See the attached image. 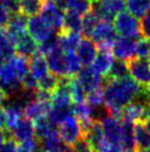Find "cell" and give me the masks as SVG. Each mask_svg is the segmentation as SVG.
Here are the masks:
<instances>
[{"mask_svg": "<svg viewBox=\"0 0 150 152\" xmlns=\"http://www.w3.org/2000/svg\"><path fill=\"white\" fill-rule=\"evenodd\" d=\"M140 86L129 76L112 79L105 77L103 85L104 102L109 109L110 115L120 118L121 111L139 92Z\"/></svg>", "mask_w": 150, "mask_h": 152, "instance_id": "cell-1", "label": "cell"}, {"mask_svg": "<svg viewBox=\"0 0 150 152\" xmlns=\"http://www.w3.org/2000/svg\"><path fill=\"white\" fill-rule=\"evenodd\" d=\"M114 26L117 34H119L121 37L137 40L141 36L139 21L128 11H121L117 13L114 18Z\"/></svg>", "mask_w": 150, "mask_h": 152, "instance_id": "cell-2", "label": "cell"}, {"mask_svg": "<svg viewBox=\"0 0 150 152\" xmlns=\"http://www.w3.org/2000/svg\"><path fill=\"white\" fill-rule=\"evenodd\" d=\"M104 135L109 144V151H123L121 149V119L114 115H108L102 121Z\"/></svg>", "mask_w": 150, "mask_h": 152, "instance_id": "cell-3", "label": "cell"}, {"mask_svg": "<svg viewBox=\"0 0 150 152\" xmlns=\"http://www.w3.org/2000/svg\"><path fill=\"white\" fill-rule=\"evenodd\" d=\"M129 75L138 85L150 90V59L133 58L127 61Z\"/></svg>", "mask_w": 150, "mask_h": 152, "instance_id": "cell-4", "label": "cell"}, {"mask_svg": "<svg viewBox=\"0 0 150 152\" xmlns=\"http://www.w3.org/2000/svg\"><path fill=\"white\" fill-rule=\"evenodd\" d=\"M58 134L63 140V142L69 145L72 150V145L77 141V140L83 137V130L79 124V120L74 117L73 114L67 117L60 126L58 127Z\"/></svg>", "mask_w": 150, "mask_h": 152, "instance_id": "cell-5", "label": "cell"}, {"mask_svg": "<svg viewBox=\"0 0 150 152\" xmlns=\"http://www.w3.org/2000/svg\"><path fill=\"white\" fill-rule=\"evenodd\" d=\"M89 38L97 45V48L110 49L112 42L117 38V31L115 29V26L112 25V22L100 21Z\"/></svg>", "mask_w": 150, "mask_h": 152, "instance_id": "cell-6", "label": "cell"}, {"mask_svg": "<svg viewBox=\"0 0 150 152\" xmlns=\"http://www.w3.org/2000/svg\"><path fill=\"white\" fill-rule=\"evenodd\" d=\"M28 32L38 41V43L49 38L51 34L58 32L53 29V27L46 21L42 16H31L28 19Z\"/></svg>", "mask_w": 150, "mask_h": 152, "instance_id": "cell-7", "label": "cell"}, {"mask_svg": "<svg viewBox=\"0 0 150 152\" xmlns=\"http://www.w3.org/2000/svg\"><path fill=\"white\" fill-rule=\"evenodd\" d=\"M92 151H109V144L104 135L103 126L100 121H93L88 130L84 133Z\"/></svg>", "mask_w": 150, "mask_h": 152, "instance_id": "cell-8", "label": "cell"}, {"mask_svg": "<svg viewBox=\"0 0 150 152\" xmlns=\"http://www.w3.org/2000/svg\"><path fill=\"white\" fill-rule=\"evenodd\" d=\"M75 78L85 88L87 92L95 90V89L103 88L105 81L104 76L96 72L93 69V67H88V66H84L79 71V73L75 76Z\"/></svg>", "mask_w": 150, "mask_h": 152, "instance_id": "cell-9", "label": "cell"}, {"mask_svg": "<svg viewBox=\"0 0 150 152\" xmlns=\"http://www.w3.org/2000/svg\"><path fill=\"white\" fill-rule=\"evenodd\" d=\"M112 57L116 59L129 61L136 57V42L133 39L120 37L116 38L110 48Z\"/></svg>", "mask_w": 150, "mask_h": 152, "instance_id": "cell-10", "label": "cell"}, {"mask_svg": "<svg viewBox=\"0 0 150 152\" xmlns=\"http://www.w3.org/2000/svg\"><path fill=\"white\" fill-rule=\"evenodd\" d=\"M40 13L42 17L53 27L54 30H56L58 32L62 30L65 10L58 7L53 0H46Z\"/></svg>", "mask_w": 150, "mask_h": 152, "instance_id": "cell-11", "label": "cell"}, {"mask_svg": "<svg viewBox=\"0 0 150 152\" xmlns=\"http://www.w3.org/2000/svg\"><path fill=\"white\" fill-rule=\"evenodd\" d=\"M45 59L48 62V67L52 73L58 78L67 76L66 59H65V52L60 48L56 47L55 49L45 55Z\"/></svg>", "mask_w": 150, "mask_h": 152, "instance_id": "cell-12", "label": "cell"}, {"mask_svg": "<svg viewBox=\"0 0 150 152\" xmlns=\"http://www.w3.org/2000/svg\"><path fill=\"white\" fill-rule=\"evenodd\" d=\"M10 134L13 139L17 141L18 143H21L23 141H27L29 139H32L35 137L34 134V124L32 120L22 115L18 122L14 124V127L11 129Z\"/></svg>", "mask_w": 150, "mask_h": 152, "instance_id": "cell-13", "label": "cell"}, {"mask_svg": "<svg viewBox=\"0 0 150 152\" xmlns=\"http://www.w3.org/2000/svg\"><path fill=\"white\" fill-rule=\"evenodd\" d=\"M28 27V16L20 12L11 15L9 18L8 23L6 25L4 29L7 32L8 38L11 40V42H14V40L20 36L22 32H25Z\"/></svg>", "mask_w": 150, "mask_h": 152, "instance_id": "cell-14", "label": "cell"}, {"mask_svg": "<svg viewBox=\"0 0 150 152\" xmlns=\"http://www.w3.org/2000/svg\"><path fill=\"white\" fill-rule=\"evenodd\" d=\"M75 51H76V56L79 57L81 64L83 66H89V64H92L93 60L98 51V48L92 39L85 37V38L81 39Z\"/></svg>", "mask_w": 150, "mask_h": 152, "instance_id": "cell-15", "label": "cell"}, {"mask_svg": "<svg viewBox=\"0 0 150 152\" xmlns=\"http://www.w3.org/2000/svg\"><path fill=\"white\" fill-rule=\"evenodd\" d=\"M14 49L18 55L30 58L38 51V41L29 34V32H22V34L14 40Z\"/></svg>", "mask_w": 150, "mask_h": 152, "instance_id": "cell-16", "label": "cell"}, {"mask_svg": "<svg viewBox=\"0 0 150 152\" xmlns=\"http://www.w3.org/2000/svg\"><path fill=\"white\" fill-rule=\"evenodd\" d=\"M39 142H40V150H44V151H69L71 150V148L64 143L63 140L61 139L58 129L52 130L49 134H46L45 137L39 140Z\"/></svg>", "mask_w": 150, "mask_h": 152, "instance_id": "cell-17", "label": "cell"}, {"mask_svg": "<svg viewBox=\"0 0 150 152\" xmlns=\"http://www.w3.org/2000/svg\"><path fill=\"white\" fill-rule=\"evenodd\" d=\"M112 51L108 48H98L95 58L93 60V69L100 75L106 77L112 64Z\"/></svg>", "mask_w": 150, "mask_h": 152, "instance_id": "cell-18", "label": "cell"}, {"mask_svg": "<svg viewBox=\"0 0 150 152\" xmlns=\"http://www.w3.org/2000/svg\"><path fill=\"white\" fill-rule=\"evenodd\" d=\"M51 109V101H44L34 99L30 101L23 109V115L29 118L30 120H37V119L48 115L49 110Z\"/></svg>", "mask_w": 150, "mask_h": 152, "instance_id": "cell-19", "label": "cell"}, {"mask_svg": "<svg viewBox=\"0 0 150 152\" xmlns=\"http://www.w3.org/2000/svg\"><path fill=\"white\" fill-rule=\"evenodd\" d=\"M81 34L75 31L61 30L58 31V47L64 52L75 51L77 45L81 41Z\"/></svg>", "mask_w": 150, "mask_h": 152, "instance_id": "cell-20", "label": "cell"}, {"mask_svg": "<svg viewBox=\"0 0 150 152\" xmlns=\"http://www.w3.org/2000/svg\"><path fill=\"white\" fill-rule=\"evenodd\" d=\"M121 119L123 124V133H121V149L124 151H136V142H135V133H133V122Z\"/></svg>", "mask_w": 150, "mask_h": 152, "instance_id": "cell-21", "label": "cell"}, {"mask_svg": "<svg viewBox=\"0 0 150 152\" xmlns=\"http://www.w3.org/2000/svg\"><path fill=\"white\" fill-rule=\"evenodd\" d=\"M133 133L136 142V151L150 150V132L146 129L144 122H135Z\"/></svg>", "mask_w": 150, "mask_h": 152, "instance_id": "cell-22", "label": "cell"}, {"mask_svg": "<svg viewBox=\"0 0 150 152\" xmlns=\"http://www.w3.org/2000/svg\"><path fill=\"white\" fill-rule=\"evenodd\" d=\"M73 114V104L71 106H51L48 112V119L53 126L58 127L61 123Z\"/></svg>", "mask_w": 150, "mask_h": 152, "instance_id": "cell-23", "label": "cell"}, {"mask_svg": "<svg viewBox=\"0 0 150 152\" xmlns=\"http://www.w3.org/2000/svg\"><path fill=\"white\" fill-rule=\"evenodd\" d=\"M29 68H30V72L37 79L41 78L42 76H44L45 73H48V70H49L46 59L44 58V56L41 55L40 52L39 53L35 52L33 56L30 57Z\"/></svg>", "mask_w": 150, "mask_h": 152, "instance_id": "cell-24", "label": "cell"}, {"mask_svg": "<svg viewBox=\"0 0 150 152\" xmlns=\"http://www.w3.org/2000/svg\"><path fill=\"white\" fill-rule=\"evenodd\" d=\"M62 30L82 32V18H81V15H79L77 12H74V11H71V10H65Z\"/></svg>", "mask_w": 150, "mask_h": 152, "instance_id": "cell-25", "label": "cell"}, {"mask_svg": "<svg viewBox=\"0 0 150 152\" xmlns=\"http://www.w3.org/2000/svg\"><path fill=\"white\" fill-rule=\"evenodd\" d=\"M126 8L136 18H141L150 9V0H126Z\"/></svg>", "mask_w": 150, "mask_h": 152, "instance_id": "cell-26", "label": "cell"}, {"mask_svg": "<svg viewBox=\"0 0 150 152\" xmlns=\"http://www.w3.org/2000/svg\"><path fill=\"white\" fill-rule=\"evenodd\" d=\"M46 0H20V11L31 17L41 12Z\"/></svg>", "mask_w": 150, "mask_h": 152, "instance_id": "cell-27", "label": "cell"}, {"mask_svg": "<svg viewBox=\"0 0 150 152\" xmlns=\"http://www.w3.org/2000/svg\"><path fill=\"white\" fill-rule=\"evenodd\" d=\"M70 91H71V98L73 103L86 102L87 91L77 81V79L75 77H71V80H70Z\"/></svg>", "mask_w": 150, "mask_h": 152, "instance_id": "cell-28", "label": "cell"}, {"mask_svg": "<svg viewBox=\"0 0 150 152\" xmlns=\"http://www.w3.org/2000/svg\"><path fill=\"white\" fill-rule=\"evenodd\" d=\"M8 61L12 66V68L14 69V71H16V73H17L20 79H22L28 72H30L29 60H28L27 57H23L21 55H14Z\"/></svg>", "mask_w": 150, "mask_h": 152, "instance_id": "cell-29", "label": "cell"}, {"mask_svg": "<svg viewBox=\"0 0 150 152\" xmlns=\"http://www.w3.org/2000/svg\"><path fill=\"white\" fill-rule=\"evenodd\" d=\"M127 76H129V70H128L127 61L116 59L115 61H112L110 69H109V71L106 77L112 78V79H119V78H124V77Z\"/></svg>", "mask_w": 150, "mask_h": 152, "instance_id": "cell-30", "label": "cell"}, {"mask_svg": "<svg viewBox=\"0 0 150 152\" xmlns=\"http://www.w3.org/2000/svg\"><path fill=\"white\" fill-rule=\"evenodd\" d=\"M92 1L91 0H66L65 10H71L79 15H85L91 11Z\"/></svg>", "mask_w": 150, "mask_h": 152, "instance_id": "cell-31", "label": "cell"}, {"mask_svg": "<svg viewBox=\"0 0 150 152\" xmlns=\"http://www.w3.org/2000/svg\"><path fill=\"white\" fill-rule=\"evenodd\" d=\"M84 17L82 18V34L89 38L94 29L96 28V26L98 25V22L100 21L98 18L96 17L95 15L92 11H88L87 13L83 15Z\"/></svg>", "mask_w": 150, "mask_h": 152, "instance_id": "cell-32", "label": "cell"}, {"mask_svg": "<svg viewBox=\"0 0 150 152\" xmlns=\"http://www.w3.org/2000/svg\"><path fill=\"white\" fill-rule=\"evenodd\" d=\"M58 76H55L54 73H45L44 76H42L41 78L38 79V86H39V89L41 90H44V91H48V92H51L56 88L58 82Z\"/></svg>", "mask_w": 150, "mask_h": 152, "instance_id": "cell-33", "label": "cell"}, {"mask_svg": "<svg viewBox=\"0 0 150 152\" xmlns=\"http://www.w3.org/2000/svg\"><path fill=\"white\" fill-rule=\"evenodd\" d=\"M65 59H66L67 76L75 77L82 69V64L79 57L76 56V53H74V51H71V52H65Z\"/></svg>", "mask_w": 150, "mask_h": 152, "instance_id": "cell-34", "label": "cell"}, {"mask_svg": "<svg viewBox=\"0 0 150 152\" xmlns=\"http://www.w3.org/2000/svg\"><path fill=\"white\" fill-rule=\"evenodd\" d=\"M136 56L138 58L150 59V41L148 39L138 38L136 42Z\"/></svg>", "mask_w": 150, "mask_h": 152, "instance_id": "cell-35", "label": "cell"}, {"mask_svg": "<svg viewBox=\"0 0 150 152\" xmlns=\"http://www.w3.org/2000/svg\"><path fill=\"white\" fill-rule=\"evenodd\" d=\"M21 85H22V88L25 89V90H29V91H37L38 89H39L38 79L31 72H28L21 79Z\"/></svg>", "mask_w": 150, "mask_h": 152, "instance_id": "cell-36", "label": "cell"}, {"mask_svg": "<svg viewBox=\"0 0 150 152\" xmlns=\"http://www.w3.org/2000/svg\"><path fill=\"white\" fill-rule=\"evenodd\" d=\"M140 19H141L140 22H139L140 34H141L144 38L150 40V9Z\"/></svg>", "mask_w": 150, "mask_h": 152, "instance_id": "cell-37", "label": "cell"}, {"mask_svg": "<svg viewBox=\"0 0 150 152\" xmlns=\"http://www.w3.org/2000/svg\"><path fill=\"white\" fill-rule=\"evenodd\" d=\"M35 150H40V142L39 140L34 137L32 139H29L27 141H23L21 143H18V151H35Z\"/></svg>", "mask_w": 150, "mask_h": 152, "instance_id": "cell-38", "label": "cell"}, {"mask_svg": "<svg viewBox=\"0 0 150 152\" xmlns=\"http://www.w3.org/2000/svg\"><path fill=\"white\" fill-rule=\"evenodd\" d=\"M1 4L10 16L20 12V0H1Z\"/></svg>", "mask_w": 150, "mask_h": 152, "instance_id": "cell-39", "label": "cell"}, {"mask_svg": "<svg viewBox=\"0 0 150 152\" xmlns=\"http://www.w3.org/2000/svg\"><path fill=\"white\" fill-rule=\"evenodd\" d=\"M0 151H7V152H12L18 151V142L13 139L11 135H8L4 139V143L0 148Z\"/></svg>", "mask_w": 150, "mask_h": 152, "instance_id": "cell-40", "label": "cell"}, {"mask_svg": "<svg viewBox=\"0 0 150 152\" xmlns=\"http://www.w3.org/2000/svg\"><path fill=\"white\" fill-rule=\"evenodd\" d=\"M72 150L73 151H92L91 150V147H89V143H88L87 139L85 137H81L76 142H75L73 145H72Z\"/></svg>", "mask_w": 150, "mask_h": 152, "instance_id": "cell-41", "label": "cell"}, {"mask_svg": "<svg viewBox=\"0 0 150 152\" xmlns=\"http://www.w3.org/2000/svg\"><path fill=\"white\" fill-rule=\"evenodd\" d=\"M9 18H10V15L6 10L4 4H1V0H0V26L1 27H6V25L9 21Z\"/></svg>", "mask_w": 150, "mask_h": 152, "instance_id": "cell-42", "label": "cell"}, {"mask_svg": "<svg viewBox=\"0 0 150 152\" xmlns=\"http://www.w3.org/2000/svg\"><path fill=\"white\" fill-rule=\"evenodd\" d=\"M8 40H10V39H9L8 36H7V32H6L4 27H1V26H0V46L4 45V42H7Z\"/></svg>", "mask_w": 150, "mask_h": 152, "instance_id": "cell-43", "label": "cell"}, {"mask_svg": "<svg viewBox=\"0 0 150 152\" xmlns=\"http://www.w3.org/2000/svg\"><path fill=\"white\" fill-rule=\"evenodd\" d=\"M8 135H11L10 134V131L7 130V129H0V148H1V145L4 143V139H6Z\"/></svg>", "mask_w": 150, "mask_h": 152, "instance_id": "cell-44", "label": "cell"}, {"mask_svg": "<svg viewBox=\"0 0 150 152\" xmlns=\"http://www.w3.org/2000/svg\"><path fill=\"white\" fill-rule=\"evenodd\" d=\"M144 124H145V127H146L147 130L150 132V115L146 119V120H145V121H144Z\"/></svg>", "mask_w": 150, "mask_h": 152, "instance_id": "cell-45", "label": "cell"}, {"mask_svg": "<svg viewBox=\"0 0 150 152\" xmlns=\"http://www.w3.org/2000/svg\"><path fill=\"white\" fill-rule=\"evenodd\" d=\"M4 91H2V89H1V87H0V102H1V100H2V98H4Z\"/></svg>", "mask_w": 150, "mask_h": 152, "instance_id": "cell-46", "label": "cell"}, {"mask_svg": "<svg viewBox=\"0 0 150 152\" xmlns=\"http://www.w3.org/2000/svg\"><path fill=\"white\" fill-rule=\"evenodd\" d=\"M91 1H98V0H91Z\"/></svg>", "mask_w": 150, "mask_h": 152, "instance_id": "cell-47", "label": "cell"}]
</instances>
